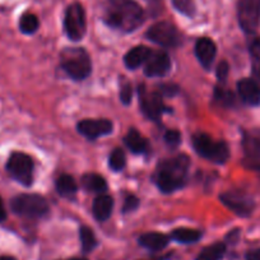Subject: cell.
<instances>
[{"mask_svg":"<svg viewBox=\"0 0 260 260\" xmlns=\"http://www.w3.org/2000/svg\"><path fill=\"white\" fill-rule=\"evenodd\" d=\"M102 21L111 28L129 34L143 24L144 11L136 0H105Z\"/></svg>","mask_w":260,"mask_h":260,"instance_id":"1","label":"cell"},{"mask_svg":"<svg viewBox=\"0 0 260 260\" xmlns=\"http://www.w3.org/2000/svg\"><path fill=\"white\" fill-rule=\"evenodd\" d=\"M190 167V159L186 154L166 158L157 166L154 182L162 192H174L181 189L186 182L187 171Z\"/></svg>","mask_w":260,"mask_h":260,"instance_id":"2","label":"cell"},{"mask_svg":"<svg viewBox=\"0 0 260 260\" xmlns=\"http://www.w3.org/2000/svg\"><path fill=\"white\" fill-rule=\"evenodd\" d=\"M60 67L74 81H84L92 72L91 57L82 47H67L62 50Z\"/></svg>","mask_w":260,"mask_h":260,"instance_id":"3","label":"cell"},{"mask_svg":"<svg viewBox=\"0 0 260 260\" xmlns=\"http://www.w3.org/2000/svg\"><path fill=\"white\" fill-rule=\"evenodd\" d=\"M192 147L199 156L213 164L222 165L230 158L229 146L222 141H214L208 134H195L192 137Z\"/></svg>","mask_w":260,"mask_h":260,"instance_id":"4","label":"cell"},{"mask_svg":"<svg viewBox=\"0 0 260 260\" xmlns=\"http://www.w3.org/2000/svg\"><path fill=\"white\" fill-rule=\"evenodd\" d=\"M11 208L17 216L37 219L46 216L49 212V203L41 195L21 194L12 199Z\"/></svg>","mask_w":260,"mask_h":260,"instance_id":"5","label":"cell"},{"mask_svg":"<svg viewBox=\"0 0 260 260\" xmlns=\"http://www.w3.org/2000/svg\"><path fill=\"white\" fill-rule=\"evenodd\" d=\"M34 161L22 152H14L7 162V171L16 181L24 186H31L34 181Z\"/></svg>","mask_w":260,"mask_h":260,"instance_id":"6","label":"cell"},{"mask_svg":"<svg viewBox=\"0 0 260 260\" xmlns=\"http://www.w3.org/2000/svg\"><path fill=\"white\" fill-rule=\"evenodd\" d=\"M86 13L79 3H73L67 8L64 17L65 34L72 41H81L86 35Z\"/></svg>","mask_w":260,"mask_h":260,"instance_id":"7","label":"cell"},{"mask_svg":"<svg viewBox=\"0 0 260 260\" xmlns=\"http://www.w3.org/2000/svg\"><path fill=\"white\" fill-rule=\"evenodd\" d=\"M146 37L153 44L162 47H176L181 42V36L176 27L170 22L154 23L146 32Z\"/></svg>","mask_w":260,"mask_h":260,"instance_id":"8","label":"cell"},{"mask_svg":"<svg viewBox=\"0 0 260 260\" xmlns=\"http://www.w3.org/2000/svg\"><path fill=\"white\" fill-rule=\"evenodd\" d=\"M237 18L246 34H254L260 24V0H237Z\"/></svg>","mask_w":260,"mask_h":260,"instance_id":"9","label":"cell"},{"mask_svg":"<svg viewBox=\"0 0 260 260\" xmlns=\"http://www.w3.org/2000/svg\"><path fill=\"white\" fill-rule=\"evenodd\" d=\"M164 97L157 91L148 92L146 91V87L142 84L139 86V104L143 114L153 121H159L162 115L165 112H170V107H167L164 102Z\"/></svg>","mask_w":260,"mask_h":260,"instance_id":"10","label":"cell"},{"mask_svg":"<svg viewBox=\"0 0 260 260\" xmlns=\"http://www.w3.org/2000/svg\"><path fill=\"white\" fill-rule=\"evenodd\" d=\"M221 202L231 209L232 212L241 217H247L251 214L252 209H254L255 204L254 201L250 198L249 195L244 194V192L237 191H227L221 195Z\"/></svg>","mask_w":260,"mask_h":260,"instance_id":"11","label":"cell"},{"mask_svg":"<svg viewBox=\"0 0 260 260\" xmlns=\"http://www.w3.org/2000/svg\"><path fill=\"white\" fill-rule=\"evenodd\" d=\"M171 69V60L169 54L164 50H152L151 55L144 62V74L151 78H161L166 76Z\"/></svg>","mask_w":260,"mask_h":260,"instance_id":"12","label":"cell"},{"mask_svg":"<svg viewBox=\"0 0 260 260\" xmlns=\"http://www.w3.org/2000/svg\"><path fill=\"white\" fill-rule=\"evenodd\" d=\"M78 133L89 141L107 136L112 132V122L107 119H86L77 125Z\"/></svg>","mask_w":260,"mask_h":260,"instance_id":"13","label":"cell"},{"mask_svg":"<svg viewBox=\"0 0 260 260\" xmlns=\"http://www.w3.org/2000/svg\"><path fill=\"white\" fill-rule=\"evenodd\" d=\"M195 56L204 69H211L217 55V46L208 37H202L195 44Z\"/></svg>","mask_w":260,"mask_h":260,"instance_id":"14","label":"cell"},{"mask_svg":"<svg viewBox=\"0 0 260 260\" xmlns=\"http://www.w3.org/2000/svg\"><path fill=\"white\" fill-rule=\"evenodd\" d=\"M237 91L245 104L250 106L260 105V88L251 78H245L237 83Z\"/></svg>","mask_w":260,"mask_h":260,"instance_id":"15","label":"cell"},{"mask_svg":"<svg viewBox=\"0 0 260 260\" xmlns=\"http://www.w3.org/2000/svg\"><path fill=\"white\" fill-rule=\"evenodd\" d=\"M170 237L159 232H147L139 236L138 244L149 251H161L169 245Z\"/></svg>","mask_w":260,"mask_h":260,"instance_id":"16","label":"cell"},{"mask_svg":"<svg viewBox=\"0 0 260 260\" xmlns=\"http://www.w3.org/2000/svg\"><path fill=\"white\" fill-rule=\"evenodd\" d=\"M112 209H114V199L107 194H100L93 202L92 212L97 221L105 222L111 217Z\"/></svg>","mask_w":260,"mask_h":260,"instance_id":"17","label":"cell"},{"mask_svg":"<svg viewBox=\"0 0 260 260\" xmlns=\"http://www.w3.org/2000/svg\"><path fill=\"white\" fill-rule=\"evenodd\" d=\"M152 50L147 46H136L126 52L124 56V64L127 69H138L141 65H144Z\"/></svg>","mask_w":260,"mask_h":260,"instance_id":"18","label":"cell"},{"mask_svg":"<svg viewBox=\"0 0 260 260\" xmlns=\"http://www.w3.org/2000/svg\"><path fill=\"white\" fill-rule=\"evenodd\" d=\"M124 143L130 152L136 154H143L148 151V142L136 129H130L127 132L124 138Z\"/></svg>","mask_w":260,"mask_h":260,"instance_id":"19","label":"cell"},{"mask_svg":"<svg viewBox=\"0 0 260 260\" xmlns=\"http://www.w3.org/2000/svg\"><path fill=\"white\" fill-rule=\"evenodd\" d=\"M55 187L57 194L61 195L62 198H73L78 191V185L71 175H61L57 177Z\"/></svg>","mask_w":260,"mask_h":260,"instance_id":"20","label":"cell"},{"mask_svg":"<svg viewBox=\"0 0 260 260\" xmlns=\"http://www.w3.org/2000/svg\"><path fill=\"white\" fill-rule=\"evenodd\" d=\"M82 186L84 190L89 192H97V194H104L107 190V182L101 175L99 174H86L83 175L81 180Z\"/></svg>","mask_w":260,"mask_h":260,"instance_id":"21","label":"cell"},{"mask_svg":"<svg viewBox=\"0 0 260 260\" xmlns=\"http://www.w3.org/2000/svg\"><path fill=\"white\" fill-rule=\"evenodd\" d=\"M170 239L179 244H195L202 239V232L198 230L181 227V229L174 230L170 235Z\"/></svg>","mask_w":260,"mask_h":260,"instance_id":"22","label":"cell"},{"mask_svg":"<svg viewBox=\"0 0 260 260\" xmlns=\"http://www.w3.org/2000/svg\"><path fill=\"white\" fill-rule=\"evenodd\" d=\"M226 250L227 247L224 242H216L204 247L195 260H222L226 254Z\"/></svg>","mask_w":260,"mask_h":260,"instance_id":"23","label":"cell"},{"mask_svg":"<svg viewBox=\"0 0 260 260\" xmlns=\"http://www.w3.org/2000/svg\"><path fill=\"white\" fill-rule=\"evenodd\" d=\"M79 239H81L82 251L84 254H88V252L93 251L97 247V245H99V241H97L93 231L87 226L81 227V230H79Z\"/></svg>","mask_w":260,"mask_h":260,"instance_id":"24","label":"cell"},{"mask_svg":"<svg viewBox=\"0 0 260 260\" xmlns=\"http://www.w3.org/2000/svg\"><path fill=\"white\" fill-rule=\"evenodd\" d=\"M39 18L34 13H24L19 19V29L24 35H32L39 29Z\"/></svg>","mask_w":260,"mask_h":260,"instance_id":"25","label":"cell"},{"mask_svg":"<svg viewBox=\"0 0 260 260\" xmlns=\"http://www.w3.org/2000/svg\"><path fill=\"white\" fill-rule=\"evenodd\" d=\"M242 144H244L245 153H246L250 158H260V138H256V137L252 136H245Z\"/></svg>","mask_w":260,"mask_h":260,"instance_id":"26","label":"cell"},{"mask_svg":"<svg viewBox=\"0 0 260 260\" xmlns=\"http://www.w3.org/2000/svg\"><path fill=\"white\" fill-rule=\"evenodd\" d=\"M109 165L114 171H122L125 165H126V156H125V152L122 151L121 148L114 149L109 157Z\"/></svg>","mask_w":260,"mask_h":260,"instance_id":"27","label":"cell"},{"mask_svg":"<svg viewBox=\"0 0 260 260\" xmlns=\"http://www.w3.org/2000/svg\"><path fill=\"white\" fill-rule=\"evenodd\" d=\"M175 9L184 16L192 17L195 14V6L192 0H172Z\"/></svg>","mask_w":260,"mask_h":260,"instance_id":"28","label":"cell"},{"mask_svg":"<svg viewBox=\"0 0 260 260\" xmlns=\"http://www.w3.org/2000/svg\"><path fill=\"white\" fill-rule=\"evenodd\" d=\"M214 99H216L218 102H221L222 105H224V106H231V105L234 104V94L221 86L216 87V91H214Z\"/></svg>","mask_w":260,"mask_h":260,"instance_id":"29","label":"cell"},{"mask_svg":"<svg viewBox=\"0 0 260 260\" xmlns=\"http://www.w3.org/2000/svg\"><path fill=\"white\" fill-rule=\"evenodd\" d=\"M157 92H158L162 97H174L175 94L179 93V87H177L176 84L172 83L161 84V86H158Z\"/></svg>","mask_w":260,"mask_h":260,"instance_id":"30","label":"cell"},{"mask_svg":"<svg viewBox=\"0 0 260 260\" xmlns=\"http://www.w3.org/2000/svg\"><path fill=\"white\" fill-rule=\"evenodd\" d=\"M133 97V88L130 83H124L120 88V101L124 105H129Z\"/></svg>","mask_w":260,"mask_h":260,"instance_id":"31","label":"cell"},{"mask_svg":"<svg viewBox=\"0 0 260 260\" xmlns=\"http://www.w3.org/2000/svg\"><path fill=\"white\" fill-rule=\"evenodd\" d=\"M139 207V199L137 198L136 195H127L124 201V206H122V212L124 213H127V212H133L136 211Z\"/></svg>","mask_w":260,"mask_h":260,"instance_id":"32","label":"cell"},{"mask_svg":"<svg viewBox=\"0 0 260 260\" xmlns=\"http://www.w3.org/2000/svg\"><path fill=\"white\" fill-rule=\"evenodd\" d=\"M165 142L171 147H177L181 143V134L177 130H169L165 134Z\"/></svg>","mask_w":260,"mask_h":260,"instance_id":"33","label":"cell"},{"mask_svg":"<svg viewBox=\"0 0 260 260\" xmlns=\"http://www.w3.org/2000/svg\"><path fill=\"white\" fill-rule=\"evenodd\" d=\"M229 72H230V65L227 61H221L218 64V67H217V78H218L219 83L223 84L224 82H226L227 79V76H229Z\"/></svg>","mask_w":260,"mask_h":260,"instance_id":"34","label":"cell"},{"mask_svg":"<svg viewBox=\"0 0 260 260\" xmlns=\"http://www.w3.org/2000/svg\"><path fill=\"white\" fill-rule=\"evenodd\" d=\"M250 52H251L252 57L256 60L257 64L260 65V37H256L250 44Z\"/></svg>","mask_w":260,"mask_h":260,"instance_id":"35","label":"cell"},{"mask_svg":"<svg viewBox=\"0 0 260 260\" xmlns=\"http://www.w3.org/2000/svg\"><path fill=\"white\" fill-rule=\"evenodd\" d=\"M245 260H260V247L247 251L245 255Z\"/></svg>","mask_w":260,"mask_h":260,"instance_id":"36","label":"cell"},{"mask_svg":"<svg viewBox=\"0 0 260 260\" xmlns=\"http://www.w3.org/2000/svg\"><path fill=\"white\" fill-rule=\"evenodd\" d=\"M251 74H252V78L251 79L255 82V83L257 84V87H259V88H260V65L255 64L254 67H252Z\"/></svg>","mask_w":260,"mask_h":260,"instance_id":"37","label":"cell"},{"mask_svg":"<svg viewBox=\"0 0 260 260\" xmlns=\"http://www.w3.org/2000/svg\"><path fill=\"white\" fill-rule=\"evenodd\" d=\"M7 219V211L4 207L3 199L0 198V222H4Z\"/></svg>","mask_w":260,"mask_h":260,"instance_id":"38","label":"cell"},{"mask_svg":"<svg viewBox=\"0 0 260 260\" xmlns=\"http://www.w3.org/2000/svg\"><path fill=\"white\" fill-rule=\"evenodd\" d=\"M171 257V254H167V255H162V256H156V257H151V259H147V260H170Z\"/></svg>","mask_w":260,"mask_h":260,"instance_id":"39","label":"cell"},{"mask_svg":"<svg viewBox=\"0 0 260 260\" xmlns=\"http://www.w3.org/2000/svg\"><path fill=\"white\" fill-rule=\"evenodd\" d=\"M0 260H17L14 256H9V255H4V256H0Z\"/></svg>","mask_w":260,"mask_h":260,"instance_id":"40","label":"cell"},{"mask_svg":"<svg viewBox=\"0 0 260 260\" xmlns=\"http://www.w3.org/2000/svg\"><path fill=\"white\" fill-rule=\"evenodd\" d=\"M251 169L256 170V171H260V164H257V165H252Z\"/></svg>","mask_w":260,"mask_h":260,"instance_id":"41","label":"cell"},{"mask_svg":"<svg viewBox=\"0 0 260 260\" xmlns=\"http://www.w3.org/2000/svg\"><path fill=\"white\" fill-rule=\"evenodd\" d=\"M67 260H87L86 257H72V259H67Z\"/></svg>","mask_w":260,"mask_h":260,"instance_id":"42","label":"cell"}]
</instances>
